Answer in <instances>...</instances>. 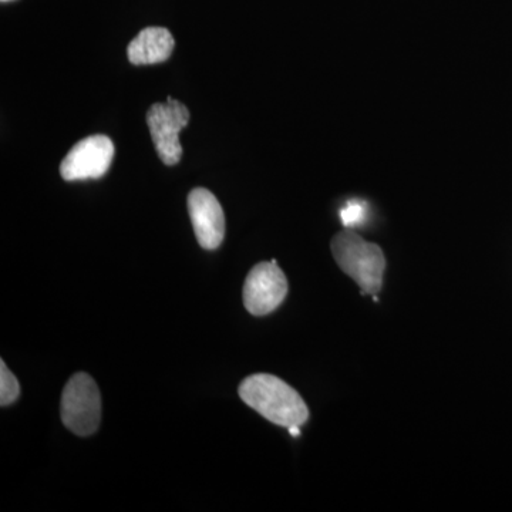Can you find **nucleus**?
<instances>
[{"instance_id": "nucleus-9", "label": "nucleus", "mask_w": 512, "mask_h": 512, "mask_svg": "<svg viewBox=\"0 0 512 512\" xmlns=\"http://www.w3.org/2000/svg\"><path fill=\"white\" fill-rule=\"evenodd\" d=\"M19 394L18 379L12 375L5 362L0 363V404L3 407L9 406L18 400Z\"/></svg>"}, {"instance_id": "nucleus-6", "label": "nucleus", "mask_w": 512, "mask_h": 512, "mask_svg": "<svg viewBox=\"0 0 512 512\" xmlns=\"http://www.w3.org/2000/svg\"><path fill=\"white\" fill-rule=\"evenodd\" d=\"M114 157V144L107 136L83 138L69 151L60 164L63 180H96L109 171Z\"/></svg>"}, {"instance_id": "nucleus-5", "label": "nucleus", "mask_w": 512, "mask_h": 512, "mask_svg": "<svg viewBox=\"0 0 512 512\" xmlns=\"http://www.w3.org/2000/svg\"><path fill=\"white\" fill-rule=\"evenodd\" d=\"M286 295L288 281L275 259L255 265L245 279L244 305L252 315L265 316L274 312Z\"/></svg>"}, {"instance_id": "nucleus-11", "label": "nucleus", "mask_w": 512, "mask_h": 512, "mask_svg": "<svg viewBox=\"0 0 512 512\" xmlns=\"http://www.w3.org/2000/svg\"><path fill=\"white\" fill-rule=\"evenodd\" d=\"M289 433H291L293 437H299L301 436V429H299V426H292L289 427Z\"/></svg>"}, {"instance_id": "nucleus-12", "label": "nucleus", "mask_w": 512, "mask_h": 512, "mask_svg": "<svg viewBox=\"0 0 512 512\" xmlns=\"http://www.w3.org/2000/svg\"><path fill=\"white\" fill-rule=\"evenodd\" d=\"M2 2H9V0H2Z\"/></svg>"}, {"instance_id": "nucleus-8", "label": "nucleus", "mask_w": 512, "mask_h": 512, "mask_svg": "<svg viewBox=\"0 0 512 512\" xmlns=\"http://www.w3.org/2000/svg\"><path fill=\"white\" fill-rule=\"evenodd\" d=\"M174 37L164 28H146L128 45V59L136 66L165 62L174 50Z\"/></svg>"}, {"instance_id": "nucleus-1", "label": "nucleus", "mask_w": 512, "mask_h": 512, "mask_svg": "<svg viewBox=\"0 0 512 512\" xmlns=\"http://www.w3.org/2000/svg\"><path fill=\"white\" fill-rule=\"evenodd\" d=\"M239 397L266 420L288 429L301 427L309 417L299 393L276 376L259 373L247 377L239 386Z\"/></svg>"}, {"instance_id": "nucleus-4", "label": "nucleus", "mask_w": 512, "mask_h": 512, "mask_svg": "<svg viewBox=\"0 0 512 512\" xmlns=\"http://www.w3.org/2000/svg\"><path fill=\"white\" fill-rule=\"evenodd\" d=\"M190 123V111L181 101L167 97V103L153 104L147 113V126L158 157L165 165L180 163L183 147L181 130Z\"/></svg>"}, {"instance_id": "nucleus-10", "label": "nucleus", "mask_w": 512, "mask_h": 512, "mask_svg": "<svg viewBox=\"0 0 512 512\" xmlns=\"http://www.w3.org/2000/svg\"><path fill=\"white\" fill-rule=\"evenodd\" d=\"M362 212L360 204L349 202L348 207L340 212V217H342L345 227H353V225L359 224V221L362 220Z\"/></svg>"}, {"instance_id": "nucleus-2", "label": "nucleus", "mask_w": 512, "mask_h": 512, "mask_svg": "<svg viewBox=\"0 0 512 512\" xmlns=\"http://www.w3.org/2000/svg\"><path fill=\"white\" fill-rule=\"evenodd\" d=\"M330 247L336 264L359 285L363 295L380 292L386 259L379 245L365 241L355 232L343 231L335 235Z\"/></svg>"}, {"instance_id": "nucleus-7", "label": "nucleus", "mask_w": 512, "mask_h": 512, "mask_svg": "<svg viewBox=\"0 0 512 512\" xmlns=\"http://www.w3.org/2000/svg\"><path fill=\"white\" fill-rule=\"evenodd\" d=\"M188 212L198 244L208 251L220 247L225 237V215L215 195L195 188L188 195Z\"/></svg>"}, {"instance_id": "nucleus-3", "label": "nucleus", "mask_w": 512, "mask_h": 512, "mask_svg": "<svg viewBox=\"0 0 512 512\" xmlns=\"http://www.w3.org/2000/svg\"><path fill=\"white\" fill-rule=\"evenodd\" d=\"M62 421L77 436H90L101 420V396L93 377L77 373L67 382L62 394Z\"/></svg>"}]
</instances>
